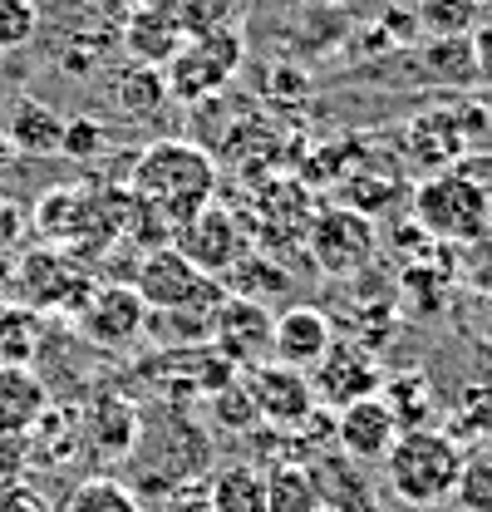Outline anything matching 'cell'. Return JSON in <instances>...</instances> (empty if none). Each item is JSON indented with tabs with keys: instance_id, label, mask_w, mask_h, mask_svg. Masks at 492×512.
<instances>
[{
	"instance_id": "cell-9",
	"label": "cell",
	"mask_w": 492,
	"mask_h": 512,
	"mask_svg": "<svg viewBox=\"0 0 492 512\" xmlns=\"http://www.w3.org/2000/svg\"><path fill=\"white\" fill-rule=\"evenodd\" d=\"M148 316L153 311L138 301L133 286H94L79 306V335L99 350H128L148 335Z\"/></svg>"
},
{
	"instance_id": "cell-26",
	"label": "cell",
	"mask_w": 492,
	"mask_h": 512,
	"mask_svg": "<svg viewBox=\"0 0 492 512\" xmlns=\"http://www.w3.org/2000/svg\"><path fill=\"white\" fill-rule=\"evenodd\" d=\"M114 104H119L123 119H153L163 104H168V79H163V69H153V64H133L128 74L119 79V89H114Z\"/></svg>"
},
{
	"instance_id": "cell-42",
	"label": "cell",
	"mask_w": 492,
	"mask_h": 512,
	"mask_svg": "<svg viewBox=\"0 0 492 512\" xmlns=\"http://www.w3.org/2000/svg\"><path fill=\"white\" fill-rule=\"evenodd\" d=\"M468 173H473V178H478V183H483V188L492 192V158H483V163H473Z\"/></svg>"
},
{
	"instance_id": "cell-41",
	"label": "cell",
	"mask_w": 492,
	"mask_h": 512,
	"mask_svg": "<svg viewBox=\"0 0 492 512\" xmlns=\"http://www.w3.org/2000/svg\"><path fill=\"white\" fill-rule=\"evenodd\" d=\"M10 163H15V148H10V138H5V128H0V178L10 173Z\"/></svg>"
},
{
	"instance_id": "cell-10",
	"label": "cell",
	"mask_w": 492,
	"mask_h": 512,
	"mask_svg": "<svg viewBox=\"0 0 492 512\" xmlns=\"http://www.w3.org/2000/svg\"><path fill=\"white\" fill-rule=\"evenodd\" d=\"M310 389L320 409H345L355 399H369L384 389V370L374 365V355L360 345H330L315 370H310Z\"/></svg>"
},
{
	"instance_id": "cell-34",
	"label": "cell",
	"mask_w": 492,
	"mask_h": 512,
	"mask_svg": "<svg viewBox=\"0 0 492 512\" xmlns=\"http://www.w3.org/2000/svg\"><path fill=\"white\" fill-rule=\"evenodd\" d=\"M104 143H109V128L89 114L79 119H64V143L60 158H74V163H89V158H104Z\"/></svg>"
},
{
	"instance_id": "cell-11",
	"label": "cell",
	"mask_w": 492,
	"mask_h": 512,
	"mask_svg": "<svg viewBox=\"0 0 492 512\" xmlns=\"http://www.w3.org/2000/svg\"><path fill=\"white\" fill-rule=\"evenodd\" d=\"M246 384H251V399L261 409V424H271V429H301L310 414L320 409L306 370H291V365L266 360V365L246 370Z\"/></svg>"
},
{
	"instance_id": "cell-12",
	"label": "cell",
	"mask_w": 492,
	"mask_h": 512,
	"mask_svg": "<svg viewBox=\"0 0 492 512\" xmlns=\"http://www.w3.org/2000/svg\"><path fill=\"white\" fill-rule=\"evenodd\" d=\"M15 286H20V306L30 311H69L79 316V306L89 301V286L84 276L64 261L60 252H30L15 266Z\"/></svg>"
},
{
	"instance_id": "cell-25",
	"label": "cell",
	"mask_w": 492,
	"mask_h": 512,
	"mask_svg": "<svg viewBox=\"0 0 492 512\" xmlns=\"http://www.w3.org/2000/svg\"><path fill=\"white\" fill-rule=\"evenodd\" d=\"M45 340V316L30 306H0V365H35Z\"/></svg>"
},
{
	"instance_id": "cell-35",
	"label": "cell",
	"mask_w": 492,
	"mask_h": 512,
	"mask_svg": "<svg viewBox=\"0 0 492 512\" xmlns=\"http://www.w3.org/2000/svg\"><path fill=\"white\" fill-rule=\"evenodd\" d=\"M340 197H345L340 207H350V212H360V217L374 222V212L394 197V188H389L384 178H345V183H340Z\"/></svg>"
},
{
	"instance_id": "cell-31",
	"label": "cell",
	"mask_w": 492,
	"mask_h": 512,
	"mask_svg": "<svg viewBox=\"0 0 492 512\" xmlns=\"http://www.w3.org/2000/svg\"><path fill=\"white\" fill-rule=\"evenodd\" d=\"M458 508L463 512H492V444L463 453L458 468V488H453Z\"/></svg>"
},
{
	"instance_id": "cell-13",
	"label": "cell",
	"mask_w": 492,
	"mask_h": 512,
	"mask_svg": "<svg viewBox=\"0 0 492 512\" xmlns=\"http://www.w3.org/2000/svg\"><path fill=\"white\" fill-rule=\"evenodd\" d=\"M79 439L94 453V463H119L143 444V414L128 394H99L79 414Z\"/></svg>"
},
{
	"instance_id": "cell-3",
	"label": "cell",
	"mask_w": 492,
	"mask_h": 512,
	"mask_svg": "<svg viewBox=\"0 0 492 512\" xmlns=\"http://www.w3.org/2000/svg\"><path fill=\"white\" fill-rule=\"evenodd\" d=\"M414 222L429 242H478L492 227V192L468 168L429 173L414 188Z\"/></svg>"
},
{
	"instance_id": "cell-6",
	"label": "cell",
	"mask_w": 492,
	"mask_h": 512,
	"mask_svg": "<svg viewBox=\"0 0 492 512\" xmlns=\"http://www.w3.org/2000/svg\"><path fill=\"white\" fill-rule=\"evenodd\" d=\"M374 247H379V232L374 222L350 212V207H325L315 212V222L306 227V256L320 276H360L369 261H374Z\"/></svg>"
},
{
	"instance_id": "cell-27",
	"label": "cell",
	"mask_w": 492,
	"mask_h": 512,
	"mask_svg": "<svg viewBox=\"0 0 492 512\" xmlns=\"http://www.w3.org/2000/svg\"><path fill=\"white\" fill-rule=\"evenodd\" d=\"M60 512H143V503L114 473H94V478H84L64 493Z\"/></svg>"
},
{
	"instance_id": "cell-37",
	"label": "cell",
	"mask_w": 492,
	"mask_h": 512,
	"mask_svg": "<svg viewBox=\"0 0 492 512\" xmlns=\"http://www.w3.org/2000/svg\"><path fill=\"white\" fill-rule=\"evenodd\" d=\"M0 512H55V508H50V498L40 488H30L20 478V483H5L0 488Z\"/></svg>"
},
{
	"instance_id": "cell-24",
	"label": "cell",
	"mask_w": 492,
	"mask_h": 512,
	"mask_svg": "<svg viewBox=\"0 0 492 512\" xmlns=\"http://www.w3.org/2000/svg\"><path fill=\"white\" fill-rule=\"evenodd\" d=\"M261 478H266V512H325L306 463H271L261 468Z\"/></svg>"
},
{
	"instance_id": "cell-14",
	"label": "cell",
	"mask_w": 492,
	"mask_h": 512,
	"mask_svg": "<svg viewBox=\"0 0 492 512\" xmlns=\"http://www.w3.org/2000/svg\"><path fill=\"white\" fill-rule=\"evenodd\" d=\"M404 429L394 419V409L384 404V394L355 399L345 409H335V448L355 463H384V453L394 448Z\"/></svg>"
},
{
	"instance_id": "cell-39",
	"label": "cell",
	"mask_w": 492,
	"mask_h": 512,
	"mask_svg": "<svg viewBox=\"0 0 492 512\" xmlns=\"http://www.w3.org/2000/svg\"><path fill=\"white\" fill-rule=\"evenodd\" d=\"M168 512H212L207 508V483H183V488H173Z\"/></svg>"
},
{
	"instance_id": "cell-28",
	"label": "cell",
	"mask_w": 492,
	"mask_h": 512,
	"mask_svg": "<svg viewBox=\"0 0 492 512\" xmlns=\"http://www.w3.org/2000/svg\"><path fill=\"white\" fill-rule=\"evenodd\" d=\"M207 409H212L217 429H227V434H237V439H246V434L261 424V409H256V399H251V384H246L242 370L222 384V389L207 394Z\"/></svg>"
},
{
	"instance_id": "cell-16",
	"label": "cell",
	"mask_w": 492,
	"mask_h": 512,
	"mask_svg": "<svg viewBox=\"0 0 492 512\" xmlns=\"http://www.w3.org/2000/svg\"><path fill=\"white\" fill-rule=\"evenodd\" d=\"M306 468H310V478H315V493H320V508L325 512H374L369 478L360 473V463L345 458L340 448L306 458Z\"/></svg>"
},
{
	"instance_id": "cell-4",
	"label": "cell",
	"mask_w": 492,
	"mask_h": 512,
	"mask_svg": "<svg viewBox=\"0 0 492 512\" xmlns=\"http://www.w3.org/2000/svg\"><path fill=\"white\" fill-rule=\"evenodd\" d=\"M128 286L138 291V301H143L153 316H173V311H212V306L227 296V286L212 281V276H202L173 242L138 256V271H133Z\"/></svg>"
},
{
	"instance_id": "cell-5",
	"label": "cell",
	"mask_w": 492,
	"mask_h": 512,
	"mask_svg": "<svg viewBox=\"0 0 492 512\" xmlns=\"http://www.w3.org/2000/svg\"><path fill=\"white\" fill-rule=\"evenodd\" d=\"M237 69H242V35H237V25H222V30H207V35H187L178 45V55L163 64L168 99L202 104V99L222 94L227 79H237Z\"/></svg>"
},
{
	"instance_id": "cell-17",
	"label": "cell",
	"mask_w": 492,
	"mask_h": 512,
	"mask_svg": "<svg viewBox=\"0 0 492 512\" xmlns=\"http://www.w3.org/2000/svg\"><path fill=\"white\" fill-rule=\"evenodd\" d=\"M404 148L419 168L429 173H443V168H458V158H468V143H463V128H458V114L448 109H429L419 114L409 133H404Z\"/></svg>"
},
{
	"instance_id": "cell-7",
	"label": "cell",
	"mask_w": 492,
	"mask_h": 512,
	"mask_svg": "<svg viewBox=\"0 0 492 512\" xmlns=\"http://www.w3.org/2000/svg\"><path fill=\"white\" fill-rule=\"evenodd\" d=\"M271 325H276L271 306L227 291V296L212 306V335H207V345H212L232 370L246 375V370H256V365L271 360Z\"/></svg>"
},
{
	"instance_id": "cell-30",
	"label": "cell",
	"mask_w": 492,
	"mask_h": 512,
	"mask_svg": "<svg viewBox=\"0 0 492 512\" xmlns=\"http://www.w3.org/2000/svg\"><path fill=\"white\" fill-rule=\"evenodd\" d=\"M384 404L394 409V419H399V429H424L429 424V399L424 394H433L429 380L424 375H394V380H384Z\"/></svg>"
},
{
	"instance_id": "cell-29",
	"label": "cell",
	"mask_w": 492,
	"mask_h": 512,
	"mask_svg": "<svg viewBox=\"0 0 492 512\" xmlns=\"http://www.w3.org/2000/svg\"><path fill=\"white\" fill-rule=\"evenodd\" d=\"M488 0H419V25L424 35L438 40V35H473L488 15Z\"/></svg>"
},
{
	"instance_id": "cell-32",
	"label": "cell",
	"mask_w": 492,
	"mask_h": 512,
	"mask_svg": "<svg viewBox=\"0 0 492 512\" xmlns=\"http://www.w3.org/2000/svg\"><path fill=\"white\" fill-rule=\"evenodd\" d=\"M158 5L178 20L183 35L222 30V25H232V10H237V0H158Z\"/></svg>"
},
{
	"instance_id": "cell-33",
	"label": "cell",
	"mask_w": 492,
	"mask_h": 512,
	"mask_svg": "<svg viewBox=\"0 0 492 512\" xmlns=\"http://www.w3.org/2000/svg\"><path fill=\"white\" fill-rule=\"evenodd\" d=\"M40 30V0H0V55L25 50Z\"/></svg>"
},
{
	"instance_id": "cell-22",
	"label": "cell",
	"mask_w": 492,
	"mask_h": 512,
	"mask_svg": "<svg viewBox=\"0 0 492 512\" xmlns=\"http://www.w3.org/2000/svg\"><path fill=\"white\" fill-rule=\"evenodd\" d=\"M419 64H424V74H429L433 84H448V89L478 84V60H473V40H468V35H438V40H424Z\"/></svg>"
},
{
	"instance_id": "cell-21",
	"label": "cell",
	"mask_w": 492,
	"mask_h": 512,
	"mask_svg": "<svg viewBox=\"0 0 492 512\" xmlns=\"http://www.w3.org/2000/svg\"><path fill=\"white\" fill-rule=\"evenodd\" d=\"M207 508L212 512H266V478L256 463H222L207 478Z\"/></svg>"
},
{
	"instance_id": "cell-1",
	"label": "cell",
	"mask_w": 492,
	"mask_h": 512,
	"mask_svg": "<svg viewBox=\"0 0 492 512\" xmlns=\"http://www.w3.org/2000/svg\"><path fill=\"white\" fill-rule=\"evenodd\" d=\"M128 192L138 202H148L153 212H163L173 222V232H178L192 212L217 202V163L192 138H158V143H148L133 158Z\"/></svg>"
},
{
	"instance_id": "cell-15",
	"label": "cell",
	"mask_w": 492,
	"mask_h": 512,
	"mask_svg": "<svg viewBox=\"0 0 492 512\" xmlns=\"http://www.w3.org/2000/svg\"><path fill=\"white\" fill-rule=\"evenodd\" d=\"M335 345V330H330V316L310 301H296L286 311H276V325H271V360L276 365H291V370H315V360Z\"/></svg>"
},
{
	"instance_id": "cell-38",
	"label": "cell",
	"mask_w": 492,
	"mask_h": 512,
	"mask_svg": "<svg viewBox=\"0 0 492 512\" xmlns=\"http://www.w3.org/2000/svg\"><path fill=\"white\" fill-rule=\"evenodd\" d=\"M468 40H473V60H478V84H492V15Z\"/></svg>"
},
{
	"instance_id": "cell-40",
	"label": "cell",
	"mask_w": 492,
	"mask_h": 512,
	"mask_svg": "<svg viewBox=\"0 0 492 512\" xmlns=\"http://www.w3.org/2000/svg\"><path fill=\"white\" fill-rule=\"evenodd\" d=\"M15 227H20V212H15V207H10V202L0 197V247H5V242L15 237Z\"/></svg>"
},
{
	"instance_id": "cell-8",
	"label": "cell",
	"mask_w": 492,
	"mask_h": 512,
	"mask_svg": "<svg viewBox=\"0 0 492 512\" xmlns=\"http://www.w3.org/2000/svg\"><path fill=\"white\" fill-rule=\"evenodd\" d=\"M173 247L212 281H227L232 266L246 256V227L242 217L222 202H207L202 212H192L183 227L173 232Z\"/></svg>"
},
{
	"instance_id": "cell-36",
	"label": "cell",
	"mask_w": 492,
	"mask_h": 512,
	"mask_svg": "<svg viewBox=\"0 0 492 512\" xmlns=\"http://www.w3.org/2000/svg\"><path fill=\"white\" fill-rule=\"evenodd\" d=\"M25 473H30V439L0 429V488L5 483H20Z\"/></svg>"
},
{
	"instance_id": "cell-2",
	"label": "cell",
	"mask_w": 492,
	"mask_h": 512,
	"mask_svg": "<svg viewBox=\"0 0 492 512\" xmlns=\"http://www.w3.org/2000/svg\"><path fill=\"white\" fill-rule=\"evenodd\" d=\"M458 468H463V448L453 444L443 429H404L394 448L384 453V478H389V493L404 503V508L429 512L438 503L453 498L458 488Z\"/></svg>"
},
{
	"instance_id": "cell-20",
	"label": "cell",
	"mask_w": 492,
	"mask_h": 512,
	"mask_svg": "<svg viewBox=\"0 0 492 512\" xmlns=\"http://www.w3.org/2000/svg\"><path fill=\"white\" fill-rule=\"evenodd\" d=\"M187 35L178 30V20L153 0V5H143V10H133V20L123 25V45H128V55L138 64H153V69H163V64L178 55V45H183Z\"/></svg>"
},
{
	"instance_id": "cell-19",
	"label": "cell",
	"mask_w": 492,
	"mask_h": 512,
	"mask_svg": "<svg viewBox=\"0 0 492 512\" xmlns=\"http://www.w3.org/2000/svg\"><path fill=\"white\" fill-rule=\"evenodd\" d=\"M0 128H5L15 158H60L64 119L50 109V104H40V99H20Z\"/></svg>"
},
{
	"instance_id": "cell-18",
	"label": "cell",
	"mask_w": 492,
	"mask_h": 512,
	"mask_svg": "<svg viewBox=\"0 0 492 512\" xmlns=\"http://www.w3.org/2000/svg\"><path fill=\"white\" fill-rule=\"evenodd\" d=\"M45 409H50V384L30 365H0V429L5 434H30Z\"/></svg>"
},
{
	"instance_id": "cell-23",
	"label": "cell",
	"mask_w": 492,
	"mask_h": 512,
	"mask_svg": "<svg viewBox=\"0 0 492 512\" xmlns=\"http://www.w3.org/2000/svg\"><path fill=\"white\" fill-rule=\"evenodd\" d=\"M30 439V463H50V468H60V463H69L74 453H79V414L74 409H45L40 414V424L25 434Z\"/></svg>"
}]
</instances>
